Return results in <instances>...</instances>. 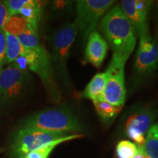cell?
<instances>
[{
  "label": "cell",
  "instance_id": "obj_24",
  "mask_svg": "<svg viewBox=\"0 0 158 158\" xmlns=\"http://www.w3.org/2000/svg\"><path fill=\"white\" fill-rule=\"evenodd\" d=\"M133 158H147L142 146H138V152Z\"/></svg>",
  "mask_w": 158,
  "mask_h": 158
},
{
  "label": "cell",
  "instance_id": "obj_4",
  "mask_svg": "<svg viewBox=\"0 0 158 158\" xmlns=\"http://www.w3.org/2000/svg\"><path fill=\"white\" fill-rule=\"evenodd\" d=\"M78 31L76 22L68 23L57 29L50 38L51 62L64 84L69 83L67 63Z\"/></svg>",
  "mask_w": 158,
  "mask_h": 158
},
{
  "label": "cell",
  "instance_id": "obj_22",
  "mask_svg": "<svg viewBox=\"0 0 158 158\" xmlns=\"http://www.w3.org/2000/svg\"><path fill=\"white\" fill-rule=\"evenodd\" d=\"M6 52V37L5 31L3 29H0V70L5 64Z\"/></svg>",
  "mask_w": 158,
  "mask_h": 158
},
{
  "label": "cell",
  "instance_id": "obj_1",
  "mask_svg": "<svg viewBox=\"0 0 158 158\" xmlns=\"http://www.w3.org/2000/svg\"><path fill=\"white\" fill-rule=\"evenodd\" d=\"M100 29L113 55L127 60L136 45L134 29L119 5L107 12L100 23Z\"/></svg>",
  "mask_w": 158,
  "mask_h": 158
},
{
  "label": "cell",
  "instance_id": "obj_20",
  "mask_svg": "<svg viewBox=\"0 0 158 158\" xmlns=\"http://www.w3.org/2000/svg\"><path fill=\"white\" fill-rule=\"evenodd\" d=\"M138 152V146L133 142L122 141L118 142L116 148L117 158H133Z\"/></svg>",
  "mask_w": 158,
  "mask_h": 158
},
{
  "label": "cell",
  "instance_id": "obj_2",
  "mask_svg": "<svg viewBox=\"0 0 158 158\" xmlns=\"http://www.w3.org/2000/svg\"><path fill=\"white\" fill-rule=\"evenodd\" d=\"M21 128L68 134L83 130L78 118L66 107L47 108L37 112L25 119Z\"/></svg>",
  "mask_w": 158,
  "mask_h": 158
},
{
  "label": "cell",
  "instance_id": "obj_25",
  "mask_svg": "<svg viewBox=\"0 0 158 158\" xmlns=\"http://www.w3.org/2000/svg\"><path fill=\"white\" fill-rule=\"evenodd\" d=\"M156 41H157V45H158V30H157V37L155 38Z\"/></svg>",
  "mask_w": 158,
  "mask_h": 158
},
{
  "label": "cell",
  "instance_id": "obj_10",
  "mask_svg": "<svg viewBox=\"0 0 158 158\" xmlns=\"http://www.w3.org/2000/svg\"><path fill=\"white\" fill-rule=\"evenodd\" d=\"M157 116L155 108H146L130 116L125 124V133L137 146H143L148 130Z\"/></svg>",
  "mask_w": 158,
  "mask_h": 158
},
{
  "label": "cell",
  "instance_id": "obj_3",
  "mask_svg": "<svg viewBox=\"0 0 158 158\" xmlns=\"http://www.w3.org/2000/svg\"><path fill=\"white\" fill-rule=\"evenodd\" d=\"M14 63L21 70H29L38 75L43 84L54 100L60 97L54 77L52 62L48 51L43 45L32 49H26Z\"/></svg>",
  "mask_w": 158,
  "mask_h": 158
},
{
  "label": "cell",
  "instance_id": "obj_7",
  "mask_svg": "<svg viewBox=\"0 0 158 158\" xmlns=\"http://www.w3.org/2000/svg\"><path fill=\"white\" fill-rule=\"evenodd\" d=\"M127 62L122 57L113 55L107 70V81L102 99L113 106H123L126 100L124 65Z\"/></svg>",
  "mask_w": 158,
  "mask_h": 158
},
{
  "label": "cell",
  "instance_id": "obj_8",
  "mask_svg": "<svg viewBox=\"0 0 158 158\" xmlns=\"http://www.w3.org/2000/svg\"><path fill=\"white\" fill-rule=\"evenodd\" d=\"M27 73L14 62L0 70V103H10L19 97L27 82Z\"/></svg>",
  "mask_w": 158,
  "mask_h": 158
},
{
  "label": "cell",
  "instance_id": "obj_11",
  "mask_svg": "<svg viewBox=\"0 0 158 158\" xmlns=\"http://www.w3.org/2000/svg\"><path fill=\"white\" fill-rule=\"evenodd\" d=\"M152 1L145 0H122L120 7L133 26L136 36L149 30L148 16Z\"/></svg>",
  "mask_w": 158,
  "mask_h": 158
},
{
  "label": "cell",
  "instance_id": "obj_9",
  "mask_svg": "<svg viewBox=\"0 0 158 158\" xmlns=\"http://www.w3.org/2000/svg\"><path fill=\"white\" fill-rule=\"evenodd\" d=\"M139 44L135 60V69L138 75L145 76L158 68V45L149 30L139 35Z\"/></svg>",
  "mask_w": 158,
  "mask_h": 158
},
{
  "label": "cell",
  "instance_id": "obj_19",
  "mask_svg": "<svg viewBox=\"0 0 158 158\" xmlns=\"http://www.w3.org/2000/svg\"><path fill=\"white\" fill-rule=\"evenodd\" d=\"M82 137L83 135H80V134H72V135H68L66 137L60 138V139L57 140V141H55L52 142V143L43 146V147L39 148V149L31 152L25 158H48L51 153L53 152V150L59 144Z\"/></svg>",
  "mask_w": 158,
  "mask_h": 158
},
{
  "label": "cell",
  "instance_id": "obj_17",
  "mask_svg": "<svg viewBox=\"0 0 158 158\" xmlns=\"http://www.w3.org/2000/svg\"><path fill=\"white\" fill-rule=\"evenodd\" d=\"M142 147L147 158H158V122L150 127Z\"/></svg>",
  "mask_w": 158,
  "mask_h": 158
},
{
  "label": "cell",
  "instance_id": "obj_13",
  "mask_svg": "<svg viewBox=\"0 0 158 158\" xmlns=\"http://www.w3.org/2000/svg\"><path fill=\"white\" fill-rule=\"evenodd\" d=\"M108 43L98 32L94 31L87 39L85 57L94 67L99 68L102 66L108 53Z\"/></svg>",
  "mask_w": 158,
  "mask_h": 158
},
{
  "label": "cell",
  "instance_id": "obj_23",
  "mask_svg": "<svg viewBox=\"0 0 158 158\" xmlns=\"http://www.w3.org/2000/svg\"><path fill=\"white\" fill-rule=\"evenodd\" d=\"M8 19V11H7V7L3 2H0V29L4 28Z\"/></svg>",
  "mask_w": 158,
  "mask_h": 158
},
{
  "label": "cell",
  "instance_id": "obj_16",
  "mask_svg": "<svg viewBox=\"0 0 158 158\" xmlns=\"http://www.w3.org/2000/svg\"><path fill=\"white\" fill-rule=\"evenodd\" d=\"M5 37L6 52L5 64H12L24 52L25 48L14 35L5 31Z\"/></svg>",
  "mask_w": 158,
  "mask_h": 158
},
{
  "label": "cell",
  "instance_id": "obj_14",
  "mask_svg": "<svg viewBox=\"0 0 158 158\" xmlns=\"http://www.w3.org/2000/svg\"><path fill=\"white\" fill-rule=\"evenodd\" d=\"M106 81H107L106 72L97 73L91 79L89 83L86 85L81 97L84 99H89L92 101L102 98Z\"/></svg>",
  "mask_w": 158,
  "mask_h": 158
},
{
  "label": "cell",
  "instance_id": "obj_12",
  "mask_svg": "<svg viewBox=\"0 0 158 158\" xmlns=\"http://www.w3.org/2000/svg\"><path fill=\"white\" fill-rule=\"evenodd\" d=\"M3 29L16 37L26 49L35 48L40 45L37 31L20 15L10 18Z\"/></svg>",
  "mask_w": 158,
  "mask_h": 158
},
{
  "label": "cell",
  "instance_id": "obj_5",
  "mask_svg": "<svg viewBox=\"0 0 158 158\" xmlns=\"http://www.w3.org/2000/svg\"><path fill=\"white\" fill-rule=\"evenodd\" d=\"M70 135L72 134L21 128L11 144L10 155L11 158H25L31 152Z\"/></svg>",
  "mask_w": 158,
  "mask_h": 158
},
{
  "label": "cell",
  "instance_id": "obj_18",
  "mask_svg": "<svg viewBox=\"0 0 158 158\" xmlns=\"http://www.w3.org/2000/svg\"><path fill=\"white\" fill-rule=\"evenodd\" d=\"M20 16L26 21L37 31L38 22L40 18V7L38 2L34 0H28L27 3L23 6L19 13Z\"/></svg>",
  "mask_w": 158,
  "mask_h": 158
},
{
  "label": "cell",
  "instance_id": "obj_6",
  "mask_svg": "<svg viewBox=\"0 0 158 158\" xmlns=\"http://www.w3.org/2000/svg\"><path fill=\"white\" fill-rule=\"evenodd\" d=\"M114 3L112 0H78L76 2V23L84 41L94 31L100 19Z\"/></svg>",
  "mask_w": 158,
  "mask_h": 158
},
{
  "label": "cell",
  "instance_id": "obj_21",
  "mask_svg": "<svg viewBox=\"0 0 158 158\" xmlns=\"http://www.w3.org/2000/svg\"><path fill=\"white\" fill-rule=\"evenodd\" d=\"M28 0H6L3 1V3L7 7L8 11V16L10 18L18 15L21 10L27 3Z\"/></svg>",
  "mask_w": 158,
  "mask_h": 158
},
{
  "label": "cell",
  "instance_id": "obj_15",
  "mask_svg": "<svg viewBox=\"0 0 158 158\" xmlns=\"http://www.w3.org/2000/svg\"><path fill=\"white\" fill-rule=\"evenodd\" d=\"M92 102L99 117L106 124L113 122L122 108V106H113L102 98L93 100Z\"/></svg>",
  "mask_w": 158,
  "mask_h": 158
}]
</instances>
